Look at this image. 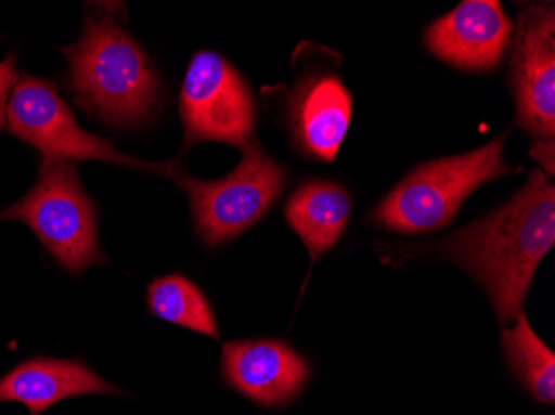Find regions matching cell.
Returning a JSON list of instances; mask_svg holds the SVG:
<instances>
[{
	"mask_svg": "<svg viewBox=\"0 0 555 415\" xmlns=\"http://www.w3.org/2000/svg\"><path fill=\"white\" fill-rule=\"evenodd\" d=\"M150 313L158 320L218 339L217 317L202 289L182 274L157 277L146 289Z\"/></svg>",
	"mask_w": 555,
	"mask_h": 415,
	"instance_id": "9a60e30c",
	"label": "cell"
},
{
	"mask_svg": "<svg viewBox=\"0 0 555 415\" xmlns=\"http://www.w3.org/2000/svg\"><path fill=\"white\" fill-rule=\"evenodd\" d=\"M351 108V93L336 75H321L299 86L289 105L299 146L333 164L348 132Z\"/></svg>",
	"mask_w": 555,
	"mask_h": 415,
	"instance_id": "8fae6325",
	"label": "cell"
},
{
	"mask_svg": "<svg viewBox=\"0 0 555 415\" xmlns=\"http://www.w3.org/2000/svg\"><path fill=\"white\" fill-rule=\"evenodd\" d=\"M0 220L22 221L68 273L102 264L96 238V211L80 183L75 161L42 158L39 180L24 198L0 213Z\"/></svg>",
	"mask_w": 555,
	"mask_h": 415,
	"instance_id": "277c9868",
	"label": "cell"
},
{
	"mask_svg": "<svg viewBox=\"0 0 555 415\" xmlns=\"http://www.w3.org/2000/svg\"><path fill=\"white\" fill-rule=\"evenodd\" d=\"M554 243L555 186L544 171L534 170L507 205L449 236L439 248L481 284L499 323L507 327L522 313L535 270Z\"/></svg>",
	"mask_w": 555,
	"mask_h": 415,
	"instance_id": "6da1fadb",
	"label": "cell"
},
{
	"mask_svg": "<svg viewBox=\"0 0 555 415\" xmlns=\"http://www.w3.org/2000/svg\"><path fill=\"white\" fill-rule=\"evenodd\" d=\"M506 137L466 155L421 165L383 199L373 220L404 235H423L448 226L470 193L516 171L502 158Z\"/></svg>",
	"mask_w": 555,
	"mask_h": 415,
	"instance_id": "3957f363",
	"label": "cell"
},
{
	"mask_svg": "<svg viewBox=\"0 0 555 415\" xmlns=\"http://www.w3.org/2000/svg\"><path fill=\"white\" fill-rule=\"evenodd\" d=\"M62 52L75 103L87 114L117 127L150 120L160 100V79L142 47L112 15L87 18L80 39Z\"/></svg>",
	"mask_w": 555,
	"mask_h": 415,
	"instance_id": "7a4b0ae2",
	"label": "cell"
},
{
	"mask_svg": "<svg viewBox=\"0 0 555 415\" xmlns=\"http://www.w3.org/2000/svg\"><path fill=\"white\" fill-rule=\"evenodd\" d=\"M18 82L17 67H15L14 55H8V59L0 62V132L8 124V103L9 95L14 92Z\"/></svg>",
	"mask_w": 555,
	"mask_h": 415,
	"instance_id": "2e32d148",
	"label": "cell"
},
{
	"mask_svg": "<svg viewBox=\"0 0 555 415\" xmlns=\"http://www.w3.org/2000/svg\"><path fill=\"white\" fill-rule=\"evenodd\" d=\"M502 348L507 364L529 394L541 404H555V355L520 313L514 327L502 330Z\"/></svg>",
	"mask_w": 555,
	"mask_h": 415,
	"instance_id": "5bb4252c",
	"label": "cell"
},
{
	"mask_svg": "<svg viewBox=\"0 0 555 415\" xmlns=\"http://www.w3.org/2000/svg\"><path fill=\"white\" fill-rule=\"evenodd\" d=\"M531 157L541 161L551 177L554 174V142H535L531 148Z\"/></svg>",
	"mask_w": 555,
	"mask_h": 415,
	"instance_id": "e0dca14e",
	"label": "cell"
},
{
	"mask_svg": "<svg viewBox=\"0 0 555 415\" xmlns=\"http://www.w3.org/2000/svg\"><path fill=\"white\" fill-rule=\"evenodd\" d=\"M513 87L517 120L535 142L555 135L554 5H527L520 11L513 52Z\"/></svg>",
	"mask_w": 555,
	"mask_h": 415,
	"instance_id": "ba28073f",
	"label": "cell"
},
{
	"mask_svg": "<svg viewBox=\"0 0 555 415\" xmlns=\"http://www.w3.org/2000/svg\"><path fill=\"white\" fill-rule=\"evenodd\" d=\"M351 215V196L332 181L302 183L286 203L285 217L298 233L311 259L332 249L343 235Z\"/></svg>",
	"mask_w": 555,
	"mask_h": 415,
	"instance_id": "4fadbf2b",
	"label": "cell"
},
{
	"mask_svg": "<svg viewBox=\"0 0 555 415\" xmlns=\"http://www.w3.org/2000/svg\"><path fill=\"white\" fill-rule=\"evenodd\" d=\"M221 373L240 394L263 407H282L298 398L310 380L307 359L276 339L223 346Z\"/></svg>",
	"mask_w": 555,
	"mask_h": 415,
	"instance_id": "30bf717a",
	"label": "cell"
},
{
	"mask_svg": "<svg viewBox=\"0 0 555 415\" xmlns=\"http://www.w3.org/2000/svg\"><path fill=\"white\" fill-rule=\"evenodd\" d=\"M118 392L82 361L65 359H30L0 379V402H21L30 415H40L64 399Z\"/></svg>",
	"mask_w": 555,
	"mask_h": 415,
	"instance_id": "7c38bea8",
	"label": "cell"
},
{
	"mask_svg": "<svg viewBox=\"0 0 555 415\" xmlns=\"http://www.w3.org/2000/svg\"><path fill=\"white\" fill-rule=\"evenodd\" d=\"M8 127L12 135L42 152V158L111 161L167 177L177 167V164H145L127 157L107 140L86 132L59 95L55 83L34 75H22L18 79L8 103Z\"/></svg>",
	"mask_w": 555,
	"mask_h": 415,
	"instance_id": "8992f818",
	"label": "cell"
},
{
	"mask_svg": "<svg viewBox=\"0 0 555 415\" xmlns=\"http://www.w3.org/2000/svg\"><path fill=\"white\" fill-rule=\"evenodd\" d=\"M170 178L190 196L196 231L208 246L232 242L254 226L280 198L288 180L285 168L255 140L243 146L242 164L229 177L198 181L177 164Z\"/></svg>",
	"mask_w": 555,
	"mask_h": 415,
	"instance_id": "5b68a950",
	"label": "cell"
},
{
	"mask_svg": "<svg viewBox=\"0 0 555 415\" xmlns=\"http://www.w3.org/2000/svg\"><path fill=\"white\" fill-rule=\"evenodd\" d=\"M513 39V22L498 0H466L424 34L427 49L452 67L494 70Z\"/></svg>",
	"mask_w": 555,
	"mask_h": 415,
	"instance_id": "9c48e42d",
	"label": "cell"
},
{
	"mask_svg": "<svg viewBox=\"0 0 555 415\" xmlns=\"http://www.w3.org/2000/svg\"><path fill=\"white\" fill-rule=\"evenodd\" d=\"M185 145L223 142L246 146L255 140L257 105L240 72L217 52L193 55L180 92Z\"/></svg>",
	"mask_w": 555,
	"mask_h": 415,
	"instance_id": "52a82bcc",
	"label": "cell"
}]
</instances>
